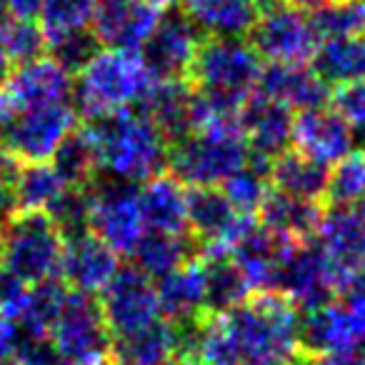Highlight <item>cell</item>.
<instances>
[{
  "mask_svg": "<svg viewBox=\"0 0 365 365\" xmlns=\"http://www.w3.org/2000/svg\"><path fill=\"white\" fill-rule=\"evenodd\" d=\"M260 73L258 53L243 38H210L200 43L190 68L200 103V128L238 120L240 108L258 91Z\"/></svg>",
  "mask_w": 365,
  "mask_h": 365,
  "instance_id": "1",
  "label": "cell"
},
{
  "mask_svg": "<svg viewBox=\"0 0 365 365\" xmlns=\"http://www.w3.org/2000/svg\"><path fill=\"white\" fill-rule=\"evenodd\" d=\"M218 318L238 365H298L300 313L280 293L250 295Z\"/></svg>",
  "mask_w": 365,
  "mask_h": 365,
  "instance_id": "2",
  "label": "cell"
},
{
  "mask_svg": "<svg viewBox=\"0 0 365 365\" xmlns=\"http://www.w3.org/2000/svg\"><path fill=\"white\" fill-rule=\"evenodd\" d=\"M86 130L96 143L101 173L113 180L138 185L160 175L168 165L170 143L140 110H123L91 120Z\"/></svg>",
  "mask_w": 365,
  "mask_h": 365,
  "instance_id": "3",
  "label": "cell"
},
{
  "mask_svg": "<svg viewBox=\"0 0 365 365\" xmlns=\"http://www.w3.org/2000/svg\"><path fill=\"white\" fill-rule=\"evenodd\" d=\"M153 73L138 51L101 48L73 86V108L88 120L135 110L153 86Z\"/></svg>",
  "mask_w": 365,
  "mask_h": 365,
  "instance_id": "4",
  "label": "cell"
},
{
  "mask_svg": "<svg viewBox=\"0 0 365 365\" xmlns=\"http://www.w3.org/2000/svg\"><path fill=\"white\" fill-rule=\"evenodd\" d=\"M248 160L250 148L238 120L200 128L168 150V168L185 188H220Z\"/></svg>",
  "mask_w": 365,
  "mask_h": 365,
  "instance_id": "5",
  "label": "cell"
},
{
  "mask_svg": "<svg viewBox=\"0 0 365 365\" xmlns=\"http://www.w3.org/2000/svg\"><path fill=\"white\" fill-rule=\"evenodd\" d=\"M66 238L48 213H21L0 233V258L3 268L26 283L56 280L61 273V258Z\"/></svg>",
  "mask_w": 365,
  "mask_h": 365,
  "instance_id": "6",
  "label": "cell"
},
{
  "mask_svg": "<svg viewBox=\"0 0 365 365\" xmlns=\"http://www.w3.org/2000/svg\"><path fill=\"white\" fill-rule=\"evenodd\" d=\"M300 345L313 355L360 353L365 348V273L345 293L300 315Z\"/></svg>",
  "mask_w": 365,
  "mask_h": 365,
  "instance_id": "7",
  "label": "cell"
},
{
  "mask_svg": "<svg viewBox=\"0 0 365 365\" xmlns=\"http://www.w3.org/2000/svg\"><path fill=\"white\" fill-rule=\"evenodd\" d=\"M48 340L71 365H108L113 353V335L101 303L76 290H68L66 303L48 330Z\"/></svg>",
  "mask_w": 365,
  "mask_h": 365,
  "instance_id": "8",
  "label": "cell"
},
{
  "mask_svg": "<svg viewBox=\"0 0 365 365\" xmlns=\"http://www.w3.org/2000/svg\"><path fill=\"white\" fill-rule=\"evenodd\" d=\"M248 36L260 61L280 63V66L308 63L318 48V36L313 31L308 11H300L285 0L260 8L258 21Z\"/></svg>",
  "mask_w": 365,
  "mask_h": 365,
  "instance_id": "9",
  "label": "cell"
},
{
  "mask_svg": "<svg viewBox=\"0 0 365 365\" xmlns=\"http://www.w3.org/2000/svg\"><path fill=\"white\" fill-rule=\"evenodd\" d=\"M88 193H91L88 230L110 245L118 255H130L148 230L138 203V188L130 182L108 178L88 185Z\"/></svg>",
  "mask_w": 365,
  "mask_h": 365,
  "instance_id": "10",
  "label": "cell"
},
{
  "mask_svg": "<svg viewBox=\"0 0 365 365\" xmlns=\"http://www.w3.org/2000/svg\"><path fill=\"white\" fill-rule=\"evenodd\" d=\"M78 113L73 103H53L13 110L0 135L26 163H46L63 140L76 130Z\"/></svg>",
  "mask_w": 365,
  "mask_h": 365,
  "instance_id": "11",
  "label": "cell"
},
{
  "mask_svg": "<svg viewBox=\"0 0 365 365\" xmlns=\"http://www.w3.org/2000/svg\"><path fill=\"white\" fill-rule=\"evenodd\" d=\"M273 293L288 298L298 310L323 305L340 295V280L318 243H293L280 263Z\"/></svg>",
  "mask_w": 365,
  "mask_h": 365,
  "instance_id": "12",
  "label": "cell"
},
{
  "mask_svg": "<svg viewBox=\"0 0 365 365\" xmlns=\"http://www.w3.org/2000/svg\"><path fill=\"white\" fill-rule=\"evenodd\" d=\"M101 310L113 340L128 338L163 320L155 280H150L138 268L118 270L110 285L101 293Z\"/></svg>",
  "mask_w": 365,
  "mask_h": 365,
  "instance_id": "13",
  "label": "cell"
},
{
  "mask_svg": "<svg viewBox=\"0 0 365 365\" xmlns=\"http://www.w3.org/2000/svg\"><path fill=\"white\" fill-rule=\"evenodd\" d=\"M315 243L330 260L340 280V295L365 273V200L355 205H335L323 215Z\"/></svg>",
  "mask_w": 365,
  "mask_h": 365,
  "instance_id": "14",
  "label": "cell"
},
{
  "mask_svg": "<svg viewBox=\"0 0 365 365\" xmlns=\"http://www.w3.org/2000/svg\"><path fill=\"white\" fill-rule=\"evenodd\" d=\"M200 43V31L182 16V11H165L138 53L153 78L182 81L193 68Z\"/></svg>",
  "mask_w": 365,
  "mask_h": 365,
  "instance_id": "15",
  "label": "cell"
},
{
  "mask_svg": "<svg viewBox=\"0 0 365 365\" xmlns=\"http://www.w3.org/2000/svg\"><path fill=\"white\" fill-rule=\"evenodd\" d=\"M250 223L253 218L238 213L220 188H193L188 193V230L205 255L228 253Z\"/></svg>",
  "mask_w": 365,
  "mask_h": 365,
  "instance_id": "16",
  "label": "cell"
},
{
  "mask_svg": "<svg viewBox=\"0 0 365 365\" xmlns=\"http://www.w3.org/2000/svg\"><path fill=\"white\" fill-rule=\"evenodd\" d=\"M165 8L153 0H98L91 33L101 48L140 51Z\"/></svg>",
  "mask_w": 365,
  "mask_h": 365,
  "instance_id": "17",
  "label": "cell"
},
{
  "mask_svg": "<svg viewBox=\"0 0 365 365\" xmlns=\"http://www.w3.org/2000/svg\"><path fill=\"white\" fill-rule=\"evenodd\" d=\"M120 270V255L93 233L66 238L61 275L76 293L101 295Z\"/></svg>",
  "mask_w": 365,
  "mask_h": 365,
  "instance_id": "18",
  "label": "cell"
},
{
  "mask_svg": "<svg viewBox=\"0 0 365 365\" xmlns=\"http://www.w3.org/2000/svg\"><path fill=\"white\" fill-rule=\"evenodd\" d=\"M293 120L295 113L288 106L263 96V93H253L238 113L240 133H243L250 153L268 163L288 150L290 140H293Z\"/></svg>",
  "mask_w": 365,
  "mask_h": 365,
  "instance_id": "19",
  "label": "cell"
},
{
  "mask_svg": "<svg viewBox=\"0 0 365 365\" xmlns=\"http://www.w3.org/2000/svg\"><path fill=\"white\" fill-rule=\"evenodd\" d=\"M135 110H140L170 145L198 130V93L182 81L155 78Z\"/></svg>",
  "mask_w": 365,
  "mask_h": 365,
  "instance_id": "20",
  "label": "cell"
},
{
  "mask_svg": "<svg viewBox=\"0 0 365 365\" xmlns=\"http://www.w3.org/2000/svg\"><path fill=\"white\" fill-rule=\"evenodd\" d=\"M8 103L13 110L53 103H71L73 76L53 58H36L31 63H21L8 73L3 83Z\"/></svg>",
  "mask_w": 365,
  "mask_h": 365,
  "instance_id": "21",
  "label": "cell"
},
{
  "mask_svg": "<svg viewBox=\"0 0 365 365\" xmlns=\"http://www.w3.org/2000/svg\"><path fill=\"white\" fill-rule=\"evenodd\" d=\"M355 133L348 123L333 110V108H310L300 110L293 120V140L295 150L323 165H335L348 153H353Z\"/></svg>",
  "mask_w": 365,
  "mask_h": 365,
  "instance_id": "22",
  "label": "cell"
},
{
  "mask_svg": "<svg viewBox=\"0 0 365 365\" xmlns=\"http://www.w3.org/2000/svg\"><path fill=\"white\" fill-rule=\"evenodd\" d=\"M290 245H293L290 240L270 233L260 223H250V228L240 235L238 243L228 250V255L243 270L253 293H273L280 263Z\"/></svg>",
  "mask_w": 365,
  "mask_h": 365,
  "instance_id": "23",
  "label": "cell"
},
{
  "mask_svg": "<svg viewBox=\"0 0 365 365\" xmlns=\"http://www.w3.org/2000/svg\"><path fill=\"white\" fill-rule=\"evenodd\" d=\"M155 293L160 315L178 328H185V325L200 320L203 313H208L205 310V280L200 260L190 258L180 268L158 278Z\"/></svg>",
  "mask_w": 365,
  "mask_h": 365,
  "instance_id": "24",
  "label": "cell"
},
{
  "mask_svg": "<svg viewBox=\"0 0 365 365\" xmlns=\"http://www.w3.org/2000/svg\"><path fill=\"white\" fill-rule=\"evenodd\" d=\"M258 93L283 103L293 113L323 108L330 101V86L315 73V68H308L305 63H295V66L270 63L260 73Z\"/></svg>",
  "mask_w": 365,
  "mask_h": 365,
  "instance_id": "25",
  "label": "cell"
},
{
  "mask_svg": "<svg viewBox=\"0 0 365 365\" xmlns=\"http://www.w3.org/2000/svg\"><path fill=\"white\" fill-rule=\"evenodd\" d=\"M138 203L148 230L158 233H185L188 230V190L178 178L155 175L143 182Z\"/></svg>",
  "mask_w": 365,
  "mask_h": 365,
  "instance_id": "26",
  "label": "cell"
},
{
  "mask_svg": "<svg viewBox=\"0 0 365 365\" xmlns=\"http://www.w3.org/2000/svg\"><path fill=\"white\" fill-rule=\"evenodd\" d=\"M260 225L268 228L270 233L290 240V243H305L310 240L320 228L323 210L318 200L293 198L280 190H268L263 205L258 210Z\"/></svg>",
  "mask_w": 365,
  "mask_h": 365,
  "instance_id": "27",
  "label": "cell"
},
{
  "mask_svg": "<svg viewBox=\"0 0 365 365\" xmlns=\"http://www.w3.org/2000/svg\"><path fill=\"white\" fill-rule=\"evenodd\" d=\"M182 16L210 38H245L258 21L253 0H180Z\"/></svg>",
  "mask_w": 365,
  "mask_h": 365,
  "instance_id": "28",
  "label": "cell"
},
{
  "mask_svg": "<svg viewBox=\"0 0 365 365\" xmlns=\"http://www.w3.org/2000/svg\"><path fill=\"white\" fill-rule=\"evenodd\" d=\"M328 165L303 155L300 150L280 153L268 165V178L275 185V190L305 200L323 198L325 188H328Z\"/></svg>",
  "mask_w": 365,
  "mask_h": 365,
  "instance_id": "29",
  "label": "cell"
},
{
  "mask_svg": "<svg viewBox=\"0 0 365 365\" xmlns=\"http://www.w3.org/2000/svg\"><path fill=\"white\" fill-rule=\"evenodd\" d=\"M200 263H203L205 280V310L210 315L228 313L253 295L248 278L228 253L205 255Z\"/></svg>",
  "mask_w": 365,
  "mask_h": 365,
  "instance_id": "30",
  "label": "cell"
},
{
  "mask_svg": "<svg viewBox=\"0 0 365 365\" xmlns=\"http://www.w3.org/2000/svg\"><path fill=\"white\" fill-rule=\"evenodd\" d=\"M113 353L115 365H160L180 353V328L168 320H158L145 330L113 340Z\"/></svg>",
  "mask_w": 365,
  "mask_h": 365,
  "instance_id": "31",
  "label": "cell"
},
{
  "mask_svg": "<svg viewBox=\"0 0 365 365\" xmlns=\"http://www.w3.org/2000/svg\"><path fill=\"white\" fill-rule=\"evenodd\" d=\"M315 73L328 86H345L365 78V38H330L320 41L313 53Z\"/></svg>",
  "mask_w": 365,
  "mask_h": 365,
  "instance_id": "32",
  "label": "cell"
},
{
  "mask_svg": "<svg viewBox=\"0 0 365 365\" xmlns=\"http://www.w3.org/2000/svg\"><path fill=\"white\" fill-rule=\"evenodd\" d=\"M130 255L135 258V268L140 273H145L150 280H158L193 258V243L185 233L145 230Z\"/></svg>",
  "mask_w": 365,
  "mask_h": 365,
  "instance_id": "33",
  "label": "cell"
},
{
  "mask_svg": "<svg viewBox=\"0 0 365 365\" xmlns=\"http://www.w3.org/2000/svg\"><path fill=\"white\" fill-rule=\"evenodd\" d=\"M51 165L58 170V175L63 178L66 185L71 188H88L98 180L101 175V160H98L96 143H93L91 133L73 130L66 140L58 145V150L53 153Z\"/></svg>",
  "mask_w": 365,
  "mask_h": 365,
  "instance_id": "34",
  "label": "cell"
},
{
  "mask_svg": "<svg viewBox=\"0 0 365 365\" xmlns=\"http://www.w3.org/2000/svg\"><path fill=\"white\" fill-rule=\"evenodd\" d=\"M68 185L63 182V178L58 175V170L51 165V160L46 163H28L21 168L13 190L21 210L26 213H48L53 203L58 200V195L66 190Z\"/></svg>",
  "mask_w": 365,
  "mask_h": 365,
  "instance_id": "35",
  "label": "cell"
},
{
  "mask_svg": "<svg viewBox=\"0 0 365 365\" xmlns=\"http://www.w3.org/2000/svg\"><path fill=\"white\" fill-rule=\"evenodd\" d=\"M268 160L263 158H255L250 153V160L245 163L240 170H235L228 180L220 185V190L225 193V198L235 205V210L243 215H250L253 218L255 213L263 205L265 195H268Z\"/></svg>",
  "mask_w": 365,
  "mask_h": 365,
  "instance_id": "36",
  "label": "cell"
},
{
  "mask_svg": "<svg viewBox=\"0 0 365 365\" xmlns=\"http://www.w3.org/2000/svg\"><path fill=\"white\" fill-rule=\"evenodd\" d=\"M308 16L318 43L365 33V6L360 0H323Z\"/></svg>",
  "mask_w": 365,
  "mask_h": 365,
  "instance_id": "37",
  "label": "cell"
},
{
  "mask_svg": "<svg viewBox=\"0 0 365 365\" xmlns=\"http://www.w3.org/2000/svg\"><path fill=\"white\" fill-rule=\"evenodd\" d=\"M66 295H68V290L63 288L58 280H46V283L31 285L28 303L16 323H21V328L26 330L28 335L46 338L51 325L56 323L58 313H61L63 303H66Z\"/></svg>",
  "mask_w": 365,
  "mask_h": 365,
  "instance_id": "38",
  "label": "cell"
},
{
  "mask_svg": "<svg viewBox=\"0 0 365 365\" xmlns=\"http://www.w3.org/2000/svg\"><path fill=\"white\" fill-rule=\"evenodd\" d=\"M325 195L333 205H355L365 200V153L353 150L328 173Z\"/></svg>",
  "mask_w": 365,
  "mask_h": 365,
  "instance_id": "39",
  "label": "cell"
},
{
  "mask_svg": "<svg viewBox=\"0 0 365 365\" xmlns=\"http://www.w3.org/2000/svg\"><path fill=\"white\" fill-rule=\"evenodd\" d=\"M0 46L6 51L11 66L31 63L46 53V33L38 21L8 18L0 23Z\"/></svg>",
  "mask_w": 365,
  "mask_h": 365,
  "instance_id": "40",
  "label": "cell"
},
{
  "mask_svg": "<svg viewBox=\"0 0 365 365\" xmlns=\"http://www.w3.org/2000/svg\"><path fill=\"white\" fill-rule=\"evenodd\" d=\"M96 3L98 0H43L38 23L46 33V41L63 33L91 28Z\"/></svg>",
  "mask_w": 365,
  "mask_h": 365,
  "instance_id": "41",
  "label": "cell"
},
{
  "mask_svg": "<svg viewBox=\"0 0 365 365\" xmlns=\"http://www.w3.org/2000/svg\"><path fill=\"white\" fill-rule=\"evenodd\" d=\"M46 51L51 53V58L63 66L68 73H81L83 68L91 63V58L101 51V43L96 41V36L91 33V28H83V31L63 33V36L48 38Z\"/></svg>",
  "mask_w": 365,
  "mask_h": 365,
  "instance_id": "42",
  "label": "cell"
},
{
  "mask_svg": "<svg viewBox=\"0 0 365 365\" xmlns=\"http://www.w3.org/2000/svg\"><path fill=\"white\" fill-rule=\"evenodd\" d=\"M48 218L58 225L63 238L91 233L88 230V220H91V193H88V188H71L68 185L58 195L56 203L48 208Z\"/></svg>",
  "mask_w": 365,
  "mask_h": 365,
  "instance_id": "43",
  "label": "cell"
},
{
  "mask_svg": "<svg viewBox=\"0 0 365 365\" xmlns=\"http://www.w3.org/2000/svg\"><path fill=\"white\" fill-rule=\"evenodd\" d=\"M330 101L333 110L348 123L350 130L365 135V78L338 86L335 93H330Z\"/></svg>",
  "mask_w": 365,
  "mask_h": 365,
  "instance_id": "44",
  "label": "cell"
},
{
  "mask_svg": "<svg viewBox=\"0 0 365 365\" xmlns=\"http://www.w3.org/2000/svg\"><path fill=\"white\" fill-rule=\"evenodd\" d=\"M31 295V283L0 265V318L18 320Z\"/></svg>",
  "mask_w": 365,
  "mask_h": 365,
  "instance_id": "45",
  "label": "cell"
},
{
  "mask_svg": "<svg viewBox=\"0 0 365 365\" xmlns=\"http://www.w3.org/2000/svg\"><path fill=\"white\" fill-rule=\"evenodd\" d=\"M16 360L21 365H71L61 353H58L56 345L46 338H36V335H28L23 340L21 350H18Z\"/></svg>",
  "mask_w": 365,
  "mask_h": 365,
  "instance_id": "46",
  "label": "cell"
},
{
  "mask_svg": "<svg viewBox=\"0 0 365 365\" xmlns=\"http://www.w3.org/2000/svg\"><path fill=\"white\" fill-rule=\"evenodd\" d=\"M21 158L6 145V143L0 140V185H13L21 173Z\"/></svg>",
  "mask_w": 365,
  "mask_h": 365,
  "instance_id": "47",
  "label": "cell"
},
{
  "mask_svg": "<svg viewBox=\"0 0 365 365\" xmlns=\"http://www.w3.org/2000/svg\"><path fill=\"white\" fill-rule=\"evenodd\" d=\"M18 213H21V205H18L13 185H0V233L16 220Z\"/></svg>",
  "mask_w": 365,
  "mask_h": 365,
  "instance_id": "48",
  "label": "cell"
},
{
  "mask_svg": "<svg viewBox=\"0 0 365 365\" xmlns=\"http://www.w3.org/2000/svg\"><path fill=\"white\" fill-rule=\"evenodd\" d=\"M8 18H18V21H38L43 8V0H6Z\"/></svg>",
  "mask_w": 365,
  "mask_h": 365,
  "instance_id": "49",
  "label": "cell"
},
{
  "mask_svg": "<svg viewBox=\"0 0 365 365\" xmlns=\"http://www.w3.org/2000/svg\"><path fill=\"white\" fill-rule=\"evenodd\" d=\"M305 365H363V358L360 353H320Z\"/></svg>",
  "mask_w": 365,
  "mask_h": 365,
  "instance_id": "50",
  "label": "cell"
},
{
  "mask_svg": "<svg viewBox=\"0 0 365 365\" xmlns=\"http://www.w3.org/2000/svg\"><path fill=\"white\" fill-rule=\"evenodd\" d=\"M11 113H13V108H11V103H8L6 93H3V88H0V130H3V125L8 123Z\"/></svg>",
  "mask_w": 365,
  "mask_h": 365,
  "instance_id": "51",
  "label": "cell"
},
{
  "mask_svg": "<svg viewBox=\"0 0 365 365\" xmlns=\"http://www.w3.org/2000/svg\"><path fill=\"white\" fill-rule=\"evenodd\" d=\"M8 73H11V61H8L6 51H3V46H0V86L6 83Z\"/></svg>",
  "mask_w": 365,
  "mask_h": 365,
  "instance_id": "52",
  "label": "cell"
},
{
  "mask_svg": "<svg viewBox=\"0 0 365 365\" xmlns=\"http://www.w3.org/2000/svg\"><path fill=\"white\" fill-rule=\"evenodd\" d=\"M285 3H290V6H295V8H300V11H313V8H318L323 0H285Z\"/></svg>",
  "mask_w": 365,
  "mask_h": 365,
  "instance_id": "53",
  "label": "cell"
},
{
  "mask_svg": "<svg viewBox=\"0 0 365 365\" xmlns=\"http://www.w3.org/2000/svg\"><path fill=\"white\" fill-rule=\"evenodd\" d=\"M160 365H195V363L190 358H185V355H173V358L163 360Z\"/></svg>",
  "mask_w": 365,
  "mask_h": 365,
  "instance_id": "54",
  "label": "cell"
},
{
  "mask_svg": "<svg viewBox=\"0 0 365 365\" xmlns=\"http://www.w3.org/2000/svg\"><path fill=\"white\" fill-rule=\"evenodd\" d=\"M8 21V8H6V0H0V23Z\"/></svg>",
  "mask_w": 365,
  "mask_h": 365,
  "instance_id": "55",
  "label": "cell"
},
{
  "mask_svg": "<svg viewBox=\"0 0 365 365\" xmlns=\"http://www.w3.org/2000/svg\"><path fill=\"white\" fill-rule=\"evenodd\" d=\"M253 3L258 8H268V6H273V3H278V0H253Z\"/></svg>",
  "mask_w": 365,
  "mask_h": 365,
  "instance_id": "56",
  "label": "cell"
},
{
  "mask_svg": "<svg viewBox=\"0 0 365 365\" xmlns=\"http://www.w3.org/2000/svg\"><path fill=\"white\" fill-rule=\"evenodd\" d=\"M153 3H158V6H160V8H168V6H173L175 0H153Z\"/></svg>",
  "mask_w": 365,
  "mask_h": 365,
  "instance_id": "57",
  "label": "cell"
},
{
  "mask_svg": "<svg viewBox=\"0 0 365 365\" xmlns=\"http://www.w3.org/2000/svg\"><path fill=\"white\" fill-rule=\"evenodd\" d=\"M0 365H21L18 360H0Z\"/></svg>",
  "mask_w": 365,
  "mask_h": 365,
  "instance_id": "58",
  "label": "cell"
},
{
  "mask_svg": "<svg viewBox=\"0 0 365 365\" xmlns=\"http://www.w3.org/2000/svg\"><path fill=\"white\" fill-rule=\"evenodd\" d=\"M360 358H363V365H365V350H363V353H360Z\"/></svg>",
  "mask_w": 365,
  "mask_h": 365,
  "instance_id": "59",
  "label": "cell"
},
{
  "mask_svg": "<svg viewBox=\"0 0 365 365\" xmlns=\"http://www.w3.org/2000/svg\"><path fill=\"white\" fill-rule=\"evenodd\" d=\"M360 3H363V6H365V0H360Z\"/></svg>",
  "mask_w": 365,
  "mask_h": 365,
  "instance_id": "60",
  "label": "cell"
},
{
  "mask_svg": "<svg viewBox=\"0 0 365 365\" xmlns=\"http://www.w3.org/2000/svg\"><path fill=\"white\" fill-rule=\"evenodd\" d=\"M0 265H3V258H0Z\"/></svg>",
  "mask_w": 365,
  "mask_h": 365,
  "instance_id": "61",
  "label": "cell"
},
{
  "mask_svg": "<svg viewBox=\"0 0 365 365\" xmlns=\"http://www.w3.org/2000/svg\"><path fill=\"white\" fill-rule=\"evenodd\" d=\"M363 153H365V148H363Z\"/></svg>",
  "mask_w": 365,
  "mask_h": 365,
  "instance_id": "62",
  "label": "cell"
}]
</instances>
